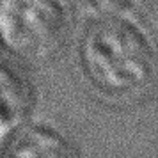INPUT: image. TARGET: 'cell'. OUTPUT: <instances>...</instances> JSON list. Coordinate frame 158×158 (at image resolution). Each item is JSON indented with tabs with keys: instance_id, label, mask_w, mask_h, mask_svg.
Wrapping results in <instances>:
<instances>
[{
	"instance_id": "cell-1",
	"label": "cell",
	"mask_w": 158,
	"mask_h": 158,
	"mask_svg": "<svg viewBox=\"0 0 158 158\" xmlns=\"http://www.w3.org/2000/svg\"><path fill=\"white\" fill-rule=\"evenodd\" d=\"M80 62L91 85L112 101L142 100L158 82V55L148 36L124 18L107 16L89 25Z\"/></svg>"
},
{
	"instance_id": "cell-2",
	"label": "cell",
	"mask_w": 158,
	"mask_h": 158,
	"mask_svg": "<svg viewBox=\"0 0 158 158\" xmlns=\"http://www.w3.org/2000/svg\"><path fill=\"white\" fill-rule=\"evenodd\" d=\"M66 32L55 0H0V43L20 60L48 62L62 48Z\"/></svg>"
},
{
	"instance_id": "cell-3",
	"label": "cell",
	"mask_w": 158,
	"mask_h": 158,
	"mask_svg": "<svg viewBox=\"0 0 158 158\" xmlns=\"http://www.w3.org/2000/svg\"><path fill=\"white\" fill-rule=\"evenodd\" d=\"M32 108V89L23 75L0 64V140L22 126Z\"/></svg>"
},
{
	"instance_id": "cell-4",
	"label": "cell",
	"mask_w": 158,
	"mask_h": 158,
	"mask_svg": "<svg viewBox=\"0 0 158 158\" xmlns=\"http://www.w3.org/2000/svg\"><path fill=\"white\" fill-rule=\"evenodd\" d=\"M0 158H78L73 144L44 126H32L16 133Z\"/></svg>"
},
{
	"instance_id": "cell-5",
	"label": "cell",
	"mask_w": 158,
	"mask_h": 158,
	"mask_svg": "<svg viewBox=\"0 0 158 158\" xmlns=\"http://www.w3.org/2000/svg\"><path fill=\"white\" fill-rule=\"evenodd\" d=\"M100 13L115 18H128L144 7L146 0H91Z\"/></svg>"
}]
</instances>
